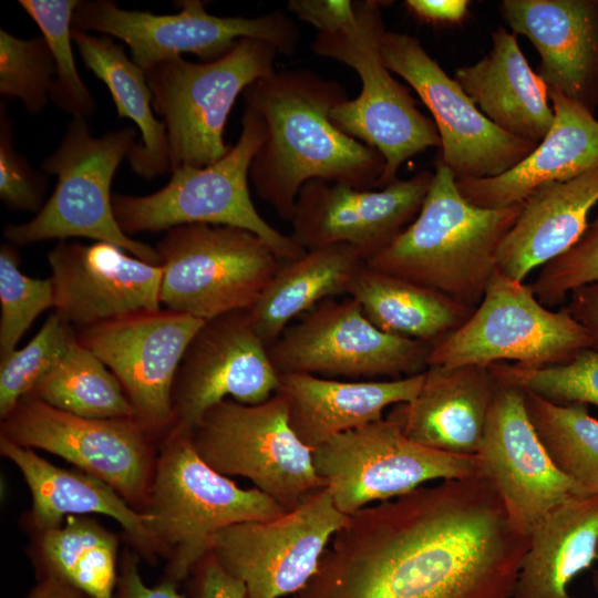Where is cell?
<instances>
[{
	"mask_svg": "<svg viewBox=\"0 0 598 598\" xmlns=\"http://www.w3.org/2000/svg\"><path fill=\"white\" fill-rule=\"evenodd\" d=\"M528 536L480 473L348 515L303 598H512Z\"/></svg>",
	"mask_w": 598,
	"mask_h": 598,
	"instance_id": "1",
	"label": "cell"
},
{
	"mask_svg": "<svg viewBox=\"0 0 598 598\" xmlns=\"http://www.w3.org/2000/svg\"><path fill=\"white\" fill-rule=\"evenodd\" d=\"M241 95L266 128L249 179L282 220L291 221L298 193L309 181L378 188L382 155L330 120L331 110L348 100L343 84L306 69L282 70L252 82Z\"/></svg>",
	"mask_w": 598,
	"mask_h": 598,
	"instance_id": "2",
	"label": "cell"
},
{
	"mask_svg": "<svg viewBox=\"0 0 598 598\" xmlns=\"http://www.w3.org/2000/svg\"><path fill=\"white\" fill-rule=\"evenodd\" d=\"M520 209L522 204L474 206L460 193L453 173L436 161L417 216L367 265L476 308L496 269L499 245Z\"/></svg>",
	"mask_w": 598,
	"mask_h": 598,
	"instance_id": "3",
	"label": "cell"
},
{
	"mask_svg": "<svg viewBox=\"0 0 598 598\" xmlns=\"http://www.w3.org/2000/svg\"><path fill=\"white\" fill-rule=\"evenodd\" d=\"M288 511L258 488H241L198 455L192 433L172 429L161 441L146 512L166 560L163 580L178 586L209 553L213 536Z\"/></svg>",
	"mask_w": 598,
	"mask_h": 598,
	"instance_id": "4",
	"label": "cell"
},
{
	"mask_svg": "<svg viewBox=\"0 0 598 598\" xmlns=\"http://www.w3.org/2000/svg\"><path fill=\"white\" fill-rule=\"evenodd\" d=\"M383 3L355 0L354 13L342 27L318 32L311 43L316 54L348 65L360 78L359 95L333 107L330 120L343 133L382 155L385 166L378 189L399 179L404 162L441 145L434 122L416 107L410 91L383 61Z\"/></svg>",
	"mask_w": 598,
	"mask_h": 598,
	"instance_id": "5",
	"label": "cell"
},
{
	"mask_svg": "<svg viewBox=\"0 0 598 598\" xmlns=\"http://www.w3.org/2000/svg\"><path fill=\"white\" fill-rule=\"evenodd\" d=\"M265 132L261 116L245 106L238 141L219 161L205 167L172 171L168 183L148 195L113 194V210L121 229L131 236L188 224L231 226L260 237L280 260L302 256L306 250L290 235L267 223L250 197L249 168Z\"/></svg>",
	"mask_w": 598,
	"mask_h": 598,
	"instance_id": "6",
	"label": "cell"
},
{
	"mask_svg": "<svg viewBox=\"0 0 598 598\" xmlns=\"http://www.w3.org/2000/svg\"><path fill=\"white\" fill-rule=\"evenodd\" d=\"M135 135L134 128L124 127L96 137L91 135L86 118L73 117L59 147L42 164L58 178L51 196L31 220L3 228L8 243L83 237L159 265L156 248L121 229L112 205V181L135 145Z\"/></svg>",
	"mask_w": 598,
	"mask_h": 598,
	"instance_id": "7",
	"label": "cell"
},
{
	"mask_svg": "<svg viewBox=\"0 0 598 598\" xmlns=\"http://www.w3.org/2000/svg\"><path fill=\"white\" fill-rule=\"evenodd\" d=\"M277 52L266 41L244 38L214 61L178 55L144 70L153 109L166 126L171 171L205 167L227 154L224 130L233 105L248 85L276 72Z\"/></svg>",
	"mask_w": 598,
	"mask_h": 598,
	"instance_id": "8",
	"label": "cell"
},
{
	"mask_svg": "<svg viewBox=\"0 0 598 598\" xmlns=\"http://www.w3.org/2000/svg\"><path fill=\"white\" fill-rule=\"evenodd\" d=\"M591 348V336L566 306L549 309L530 285L496 268L467 321L432 346L427 368L511 361L537 369L567 363Z\"/></svg>",
	"mask_w": 598,
	"mask_h": 598,
	"instance_id": "9",
	"label": "cell"
},
{
	"mask_svg": "<svg viewBox=\"0 0 598 598\" xmlns=\"http://www.w3.org/2000/svg\"><path fill=\"white\" fill-rule=\"evenodd\" d=\"M155 248L161 305L204 321L249 309L280 262L260 237L224 225L173 227Z\"/></svg>",
	"mask_w": 598,
	"mask_h": 598,
	"instance_id": "10",
	"label": "cell"
},
{
	"mask_svg": "<svg viewBox=\"0 0 598 598\" xmlns=\"http://www.w3.org/2000/svg\"><path fill=\"white\" fill-rule=\"evenodd\" d=\"M192 441L216 472L248 478L287 511L326 487L315 471L312 450L291 429L278 392L258 404L233 399L215 404L192 431Z\"/></svg>",
	"mask_w": 598,
	"mask_h": 598,
	"instance_id": "11",
	"label": "cell"
},
{
	"mask_svg": "<svg viewBox=\"0 0 598 598\" xmlns=\"http://www.w3.org/2000/svg\"><path fill=\"white\" fill-rule=\"evenodd\" d=\"M0 437L64 458L146 512L162 439L135 417H83L27 395L1 420Z\"/></svg>",
	"mask_w": 598,
	"mask_h": 598,
	"instance_id": "12",
	"label": "cell"
},
{
	"mask_svg": "<svg viewBox=\"0 0 598 598\" xmlns=\"http://www.w3.org/2000/svg\"><path fill=\"white\" fill-rule=\"evenodd\" d=\"M312 463L334 506L344 515L400 497L432 481L484 473L477 455L420 445L388 417L321 444L312 451Z\"/></svg>",
	"mask_w": 598,
	"mask_h": 598,
	"instance_id": "13",
	"label": "cell"
},
{
	"mask_svg": "<svg viewBox=\"0 0 598 598\" xmlns=\"http://www.w3.org/2000/svg\"><path fill=\"white\" fill-rule=\"evenodd\" d=\"M431 348L381 331L347 296L327 299L296 319L268 353L279 374L391 380L424 372Z\"/></svg>",
	"mask_w": 598,
	"mask_h": 598,
	"instance_id": "14",
	"label": "cell"
},
{
	"mask_svg": "<svg viewBox=\"0 0 598 598\" xmlns=\"http://www.w3.org/2000/svg\"><path fill=\"white\" fill-rule=\"evenodd\" d=\"M178 7L176 13L157 14L125 10L110 0H82L74 11L73 28L122 40L130 48L132 60L144 70L182 53H193L203 62L214 61L244 38L266 41L285 55H292L298 49L299 28L285 13L218 17L207 12L200 0L179 1Z\"/></svg>",
	"mask_w": 598,
	"mask_h": 598,
	"instance_id": "15",
	"label": "cell"
},
{
	"mask_svg": "<svg viewBox=\"0 0 598 598\" xmlns=\"http://www.w3.org/2000/svg\"><path fill=\"white\" fill-rule=\"evenodd\" d=\"M347 518L334 506L328 487H322L278 518L220 529L213 536L209 551L245 584L247 598L298 595Z\"/></svg>",
	"mask_w": 598,
	"mask_h": 598,
	"instance_id": "16",
	"label": "cell"
},
{
	"mask_svg": "<svg viewBox=\"0 0 598 598\" xmlns=\"http://www.w3.org/2000/svg\"><path fill=\"white\" fill-rule=\"evenodd\" d=\"M381 52L386 68L409 83L431 112L441 140L437 161L456 181L502 175L537 146L489 121L417 38L386 30Z\"/></svg>",
	"mask_w": 598,
	"mask_h": 598,
	"instance_id": "17",
	"label": "cell"
},
{
	"mask_svg": "<svg viewBox=\"0 0 598 598\" xmlns=\"http://www.w3.org/2000/svg\"><path fill=\"white\" fill-rule=\"evenodd\" d=\"M204 320L168 309L142 311L75 330L116 377L137 421L163 439L172 429V388Z\"/></svg>",
	"mask_w": 598,
	"mask_h": 598,
	"instance_id": "18",
	"label": "cell"
},
{
	"mask_svg": "<svg viewBox=\"0 0 598 598\" xmlns=\"http://www.w3.org/2000/svg\"><path fill=\"white\" fill-rule=\"evenodd\" d=\"M279 377L248 309L206 320L175 374L172 429L192 433L205 412L226 399L261 403L277 392Z\"/></svg>",
	"mask_w": 598,
	"mask_h": 598,
	"instance_id": "19",
	"label": "cell"
},
{
	"mask_svg": "<svg viewBox=\"0 0 598 598\" xmlns=\"http://www.w3.org/2000/svg\"><path fill=\"white\" fill-rule=\"evenodd\" d=\"M432 179L421 171L377 190L309 181L298 193L290 236L305 250L349 245L368 261L414 220Z\"/></svg>",
	"mask_w": 598,
	"mask_h": 598,
	"instance_id": "20",
	"label": "cell"
},
{
	"mask_svg": "<svg viewBox=\"0 0 598 598\" xmlns=\"http://www.w3.org/2000/svg\"><path fill=\"white\" fill-rule=\"evenodd\" d=\"M476 455L511 522L527 536L564 501L590 495L554 464L528 416L524 391L515 385L497 381L486 431Z\"/></svg>",
	"mask_w": 598,
	"mask_h": 598,
	"instance_id": "21",
	"label": "cell"
},
{
	"mask_svg": "<svg viewBox=\"0 0 598 598\" xmlns=\"http://www.w3.org/2000/svg\"><path fill=\"white\" fill-rule=\"evenodd\" d=\"M127 254L107 243L61 240L48 252L54 312L79 330L161 309L162 267Z\"/></svg>",
	"mask_w": 598,
	"mask_h": 598,
	"instance_id": "22",
	"label": "cell"
},
{
	"mask_svg": "<svg viewBox=\"0 0 598 598\" xmlns=\"http://www.w3.org/2000/svg\"><path fill=\"white\" fill-rule=\"evenodd\" d=\"M506 24L525 35L540 62L537 74L591 113L598 107V0H504Z\"/></svg>",
	"mask_w": 598,
	"mask_h": 598,
	"instance_id": "23",
	"label": "cell"
},
{
	"mask_svg": "<svg viewBox=\"0 0 598 598\" xmlns=\"http://www.w3.org/2000/svg\"><path fill=\"white\" fill-rule=\"evenodd\" d=\"M0 453L20 471L31 494V508L21 516L24 532L56 527L68 516L100 514L114 519L140 558L163 559L151 530V516L134 509L115 489L80 470H66L34 450L0 437Z\"/></svg>",
	"mask_w": 598,
	"mask_h": 598,
	"instance_id": "24",
	"label": "cell"
},
{
	"mask_svg": "<svg viewBox=\"0 0 598 598\" xmlns=\"http://www.w3.org/2000/svg\"><path fill=\"white\" fill-rule=\"evenodd\" d=\"M496 390L489 365L429 367L416 396L392 406L386 417L420 445L476 455Z\"/></svg>",
	"mask_w": 598,
	"mask_h": 598,
	"instance_id": "25",
	"label": "cell"
},
{
	"mask_svg": "<svg viewBox=\"0 0 598 598\" xmlns=\"http://www.w3.org/2000/svg\"><path fill=\"white\" fill-rule=\"evenodd\" d=\"M547 91L555 115L547 135L504 174L456 181L468 203L488 209L518 205L543 184L568 181L598 168V120L559 91Z\"/></svg>",
	"mask_w": 598,
	"mask_h": 598,
	"instance_id": "26",
	"label": "cell"
},
{
	"mask_svg": "<svg viewBox=\"0 0 598 598\" xmlns=\"http://www.w3.org/2000/svg\"><path fill=\"white\" fill-rule=\"evenodd\" d=\"M424 372L358 381L286 373L279 377L277 392L286 400L291 429L313 451L337 435L382 419L386 408L412 401Z\"/></svg>",
	"mask_w": 598,
	"mask_h": 598,
	"instance_id": "27",
	"label": "cell"
},
{
	"mask_svg": "<svg viewBox=\"0 0 598 598\" xmlns=\"http://www.w3.org/2000/svg\"><path fill=\"white\" fill-rule=\"evenodd\" d=\"M598 204V168L563 182L540 185L522 203L503 238L496 268L524 281L537 267L568 251L584 235Z\"/></svg>",
	"mask_w": 598,
	"mask_h": 598,
	"instance_id": "28",
	"label": "cell"
},
{
	"mask_svg": "<svg viewBox=\"0 0 598 598\" xmlns=\"http://www.w3.org/2000/svg\"><path fill=\"white\" fill-rule=\"evenodd\" d=\"M454 80L480 111L504 132L538 145L554 123L545 82L532 70L517 34L498 27L489 52L460 66Z\"/></svg>",
	"mask_w": 598,
	"mask_h": 598,
	"instance_id": "29",
	"label": "cell"
},
{
	"mask_svg": "<svg viewBox=\"0 0 598 598\" xmlns=\"http://www.w3.org/2000/svg\"><path fill=\"white\" fill-rule=\"evenodd\" d=\"M597 554L598 495L573 496L528 534L512 598H576L569 585Z\"/></svg>",
	"mask_w": 598,
	"mask_h": 598,
	"instance_id": "30",
	"label": "cell"
},
{
	"mask_svg": "<svg viewBox=\"0 0 598 598\" xmlns=\"http://www.w3.org/2000/svg\"><path fill=\"white\" fill-rule=\"evenodd\" d=\"M279 266L255 303L248 309L252 327L269 348L296 319L320 302L348 295L367 261L349 245L306 250Z\"/></svg>",
	"mask_w": 598,
	"mask_h": 598,
	"instance_id": "31",
	"label": "cell"
},
{
	"mask_svg": "<svg viewBox=\"0 0 598 598\" xmlns=\"http://www.w3.org/2000/svg\"><path fill=\"white\" fill-rule=\"evenodd\" d=\"M381 331L435 344L472 316L475 308L436 289L365 266L348 295Z\"/></svg>",
	"mask_w": 598,
	"mask_h": 598,
	"instance_id": "32",
	"label": "cell"
},
{
	"mask_svg": "<svg viewBox=\"0 0 598 598\" xmlns=\"http://www.w3.org/2000/svg\"><path fill=\"white\" fill-rule=\"evenodd\" d=\"M72 40L83 63L107 86L117 115L132 120L141 132L127 159L140 176L151 179L171 169L168 140L163 121L153 114V96L144 69L130 59L110 37L73 28Z\"/></svg>",
	"mask_w": 598,
	"mask_h": 598,
	"instance_id": "33",
	"label": "cell"
},
{
	"mask_svg": "<svg viewBox=\"0 0 598 598\" xmlns=\"http://www.w3.org/2000/svg\"><path fill=\"white\" fill-rule=\"evenodd\" d=\"M27 554L35 578H60L91 598H112L120 565L116 534L87 515L56 527L28 532Z\"/></svg>",
	"mask_w": 598,
	"mask_h": 598,
	"instance_id": "34",
	"label": "cell"
},
{
	"mask_svg": "<svg viewBox=\"0 0 598 598\" xmlns=\"http://www.w3.org/2000/svg\"><path fill=\"white\" fill-rule=\"evenodd\" d=\"M28 395L83 417H135L116 377L76 334Z\"/></svg>",
	"mask_w": 598,
	"mask_h": 598,
	"instance_id": "35",
	"label": "cell"
},
{
	"mask_svg": "<svg viewBox=\"0 0 598 598\" xmlns=\"http://www.w3.org/2000/svg\"><path fill=\"white\" fill-rule=\"evenodd\" d=\"M523 391L528 416L554 464L587 494L598 495V420L588 405L558 404Z\"/></svg>",
	"mask_w": 598,
	"mask_h": 598,
	"instance_id": "36",
	"label": "cell"
},
{
	"mask_svg": "<svg viewBox=\"0 0 598 598\" xmlns=\"http://www.w3.org/2000/svg\"><path fill=\"white\" fill-rule=\"evenodd\" d=\"M79 0H20V7L39 27L54 62L55 79L50 99L73 117L87 118L94 99L82 81L72 48L73 16Z\"/></svg>",
	"mask_w": 598,
	"mask_h": 598,
	"instance_id": "37",
	"label": "cell"
},
{
	"mask_svg": "<svg viewBox=\"0 0 598 598\" xmlns=\"http://www.w3.org/2000/svg\"><path fill=\"white\" fill-rule=\"evenodd\" d=\"M489 368L498 382L530 391L551 402L598 408V348L587 349L559 365L532 369L499 362Z\"/></svg>",
	"mask_w": 598,
	"mask_h": 598,
	"instance_id": "38",
	"label": "cell"
},
{
	"mask_svg": "<svg viewBox=\"0 0 598 598\" xmlns=\"http://www.w3.org/2000/svg\"><path fill=\"white\" fill-rule=\"evenodd\" d=\"M75 330L53 312L21 349L0 358V419L30 394L35 384L65 352Z\"/></svg>",
	"mask_w": 598,
	"mask_h": 598,
	"instance_id": "39",
	"label": "cell"
},
{
	"mask_svg": "<svg viewBox=\"0 0 598 598\" xmlns=\"http://www.w3.org/2000/svg\"><path fill=\"white\" fill-rule=\"evenodd\" d=\"M14 246L6 243L0 247V358L16 350L34 320L54 307L51 277L38 279L24 275Z\"/></svg>",
	"mask_w": 598,
	"mask_h": 598,
	"instance_id": "40",
	"label": "cell"
},
{
	"mask_svg": "<svg viewBox=\"0 0 598 598\" xmlns=\"http://www.w3.org/2000/svg\"><path fill=\"white\" fill-rule=\"evenodd\" d=\"M55 66L43 39H21L0 30V93L19 99L27 111L39 114L51 96Z\"/></svg>",
	"mask_w": 598,
	"mask_h": 598,
	"instance_id": "41",
	"label": "cell"
},
{
	"mask_svg": "<svg viewBox=\"0 0 598 598\" xmlns=\"http://www.w3.org/2000/svg\"><path fill=\"white\" fill-rule=\"evenodd\" d=\"M592 282H598V213L568 251L542 267L530 288L544 306L554 307Z\"/></svg>",
	"mask_w": 598,
	"mask_h": 598,
	"instance_id": "42",
	"label": "cell"
},
{
	"mask_svg": "<svg viewBox=\"0 0 598 598\" xmlns=\"http://www.w3.org/2000/svg\"><path fill=\"white\" fill-rule=\"evenodd\" d=\"M47 181L21 156L13 141L7 110H0V198L10 209L39 212L43 207Z\"/></svg>",
	"mask_w": 598,
	"mask_h": 598,
	"instance_id": "43",
	"label": "cell"
},
{
	"mask_svg": "<svg viewBox=\"0 0 598 598\" xmlns=\"http://www.w3.org/2000/svg\"><path fill=\"white\" fill-rule=\"evenodd\" d=\"M190 598H247L243 581L229 575L209 551L188 577Z\"/></svg>",
	"mask_w": 598,
	"mask_h": 598,
	"instance_id": "44",
	"label": "cell"
},
{
	"mask_svg": "<svg viewBox=\"0 0 598 598\" xmlns=\"http://www.w3.org/2000/svg\"><path fill=\"white\" fill-rule=\"evenodd\" d=\"M140 559L134 550L125 549L122 553L112 598H186L178 591V586L167 580L147 586L140 573Z\"/></svg>",
	"mask_w": 598,
	"mask_h": 598,
	"instance_id": "45",
	"label": "cell"
},
{
	"mask_svg": "<svg viewBox=\"0 0 598 598\" xmlns=\"http://www.w3.org/2000/svg\"><path fill=\"white\" fill-rule=\"evenodd\" d=\"M287 7L318 32L339 29L354 13V1L351 0H290Z\"/></svg>",
	"mask_w": 598,
	"mask_h": 598,
	"instance_id": "46",
	"label": "cell"
},
{
	"mask_svg": "<svg viewBox=\"0 0 598 598\" xmlns=\"http://www.w3.org/2000/svg\"><path fill=\"white\" fill-rule=\"evenodd\" d=\"M404 7L419 20L440 25L461 23L468 13L467 0H406Z\"/></svg>",
	"mask_w": 598,
	"mask_h": 598,
	"instance_id": "47",
	"label": "cell"
},
{
	"mask_svg": "<svg viewBox=\"0 0 598 598\" xmlns=\"http://www.w3.org/2000/svg\"><path fill=\"white\" fill-rule=\"evenodd\" d=\"M566 307L570 315L587 329L598 348V282L571 291Z\"/></svg>",
	"mask_w": 598,
	"mask_h": 598,
	"instance_id": "48",
	"label": "cell"
},
{
	"mask_svg": "<svg viewBox=\"0 0 598 598\" xmlns=\"http://www.w3.org/2000/svg\"><path fill=\"white\" fill-rule=\"evenodd\" d=\"M27 598H91L66 581L45 576L37 579Z\"/></svg>",
	"mask_w": 598,
	"mask_h": 598,
	"instance_id": "49",
	"label": "cell"
},
{
	"mask_svg": "<svg viewBox=\"0 0 598 598\" xmlns=\"http://www.w3.org/2000/svg\"><path fill=\"white\" fill-rule=\"evenodd\" d=\"M592 587L598 598V570L592 576Z\"/></svg>",
	"mask_w": 598,
	"mask_h": 598,
	"instance_id": "50",
	"label": "cell"
},
{
	"mask_svg": "<svg viewBox=\"0 0 598 598\" xmlns=\"http://www.w3.org/2000/svg\"><path fill=\"white\" fill-rule=\"evenodd\" d=\"M293 598H303V597L300 594H298V595H295Z\"/></svg>",
	"mask_w": 598,
	"mask_h": 598,
	"instance_id": "51",
	"label": "cell"
},
{
	"mask_svg": "<svg viewBox=\"0 0 598 598\" xmlns=\"http://www.w3.org/2000/svg\"><path fill=\"white\" fill-rule=\"evenodd\" d=\"M597 560H598V554H597Z\"/></svg>",
	"mask_w": 598,
	"mask_h": 598,
	"instance_id": "52",
	"label": "cell"
}]
</instances>
